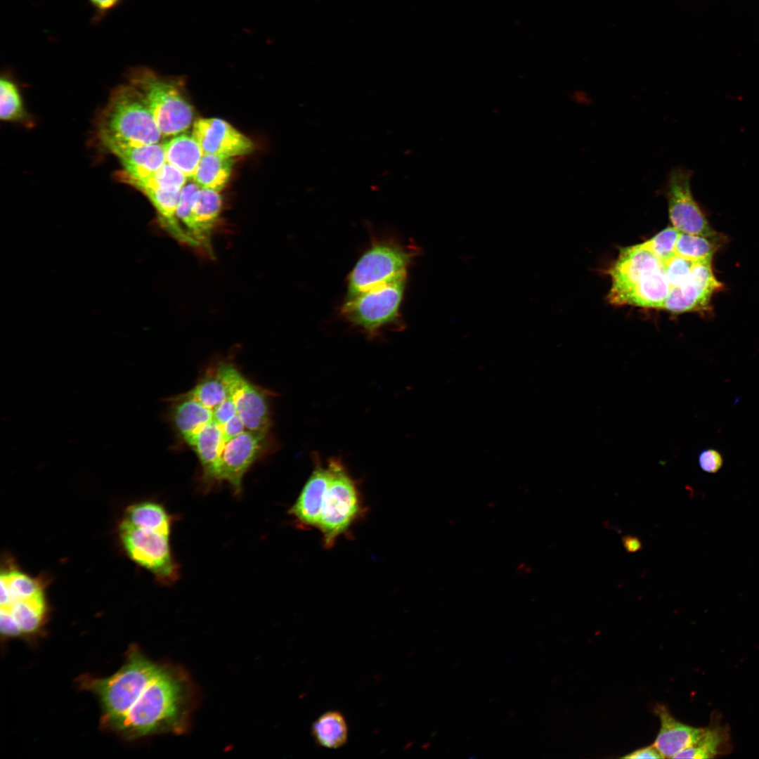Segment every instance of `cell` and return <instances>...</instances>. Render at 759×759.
Listing matches in <instances>:
<instances>
[{
	"label": "cell",
	"mask_w": 759,
	"mask_h": 759,
	"mask_svg": "<svg viewBox=\"0 0 759 759\" xmlns=\"http://www.w3.org/2000/svg\"><path fill=\"white\" fill-rule=\"evenodd\" d=\"M187 393L207 408L212 409L227 398L229 389L214 368Z\"/></svg>",
	"instance_id": "27"
},
{
	"label": "cell",
	"mask_w": 759,
	"mask_h": 759,
	"mask_svg": "<svg viewBox=\"0 0 759 759\" xmlns=\"http://www.w3.org/2000/svg\"><path fill=\"white\" fill-rule=\"evenodd\" d=\"M266 435L247 430L231 439L221 456L215 481H226L240 493L243 476L264 450Z\"/></svg>",
	"instance_id": "13"
},
{
	"label": "cell",
	"mask_w": 759,
	"mask_h": 759,
	"mask_svg": "<svg viewBox=\"0 0 759 759\" xmlns=\"http://www.w3.org/2000/svg\"><path fill=\"white\" fill-rule=\"evenodd\" d=\"M191 134L204 154L228 157L251 153L252 141L226 121L219 118H200L193 126Z\"/></svg>",
	"instance_id": "14"
},
{
	"label": "cell",
	"mask_w": 759,
	"mask_h": 759,
	"mask_svg": "<svg viewBox=\"0 0 759 759\" xmlns=\"http://www.w3.org/2000/svg\"><path fill=\"white\" fill-rule=\"evenodd\" d=\"M680 233L673 226L667 227L645 243L661 261H665L676 254L675 245Z\"/></svg>",
	"instance_id": "30"
},
{
	"label": "cell",
	"mask_w": 759,
	"mask_h": 759,
	"mask_svg": "<svg viewBox=\"0 0 759 759\" xmlns=\"http://www.w3.org/2000/svg\"><path fill=\"white\" fill-rule=\"evenodd\" d=\"M406 273L383 285L349 297L342 307L344 316L370 337L399 320V308Z\"/></svg>",
	"instance_id": "6"
},
{
	"label": "cell",
	"mask_w": 759,
	"mask_h": 759,
	"mask_svg": "<svg viewBox=\"0 0 759 759\" xmlns=\"http://www.w3.org/2000/svg\"><path fill=\"white\" fill-rule=\"evenodd\" d=\"M171 417L175 427L187 441L213 419L212 409L188 393L173 399Z\"/></svg>",
	"instance_id": "18"
},
{
	"label": "cell",
	"mask_w": 759,
	"mask_h": 759,
	"mask_svg": "<svg viewBox=\"0 0 759 759\" xmlns=\"http://www.w3.org/2000/svg\"><path fill=\"white\" fill-rule=\"evenodd\" d=\"M88 1L94 12L93 22H99L108 13L117 8L124 0H88Z\"/></svg>",
	"instance_id": "33"
},
{
	"label": "cell",
	"mask_w": 759,
	"mask_h": 759,
	"mask_svg": "<svg viewBox=\"0 0 759 759\" xmlns=\"http://www.w3.org/2000/svg\"><path fill=\"white\" fill-rule=\"evenodd\" d=\"M119 538L129 558L151 572L163 584L174 583L179 576L169 545V535L132 526L122 521Z\"/></svg>",
	"instance_id": "9"
},
{
	"label": "cell",
	"mask_w": 759,
	"mask_h": 759,
	"mask_svg": "<svg viewBox=\"0 0 759 759\" xmlns=\"http://www.w3.org/2000/svg\"><path fill=\"white\" fill-rule=\"evenodd\" d=\"M8 609L19 625L22 633H32L39 628L44 618L46 602L44 594L25 600L13 602Z\"/></svg>",
	"instance_id": "24"
},
{
	"label": "cell",
	"mask_w": 759,
	"mask_h": 759,
	"mask_svg": "<svg viewBox=\"0 0 759 759\" xmlns=\"http://www.w3.org/2000/svg\"><path fill=\"white\" fill-rule=\"evenodd\" d=\"M623 758L629 759H642V758H663V755L656 749L654 745L640 748L630 752L625 755L622 756Z\"/></svg>",
	"instance_id": "35"
},
{
	"label": "cell",
	"mask_w": 759,
	"mask_h": 759,
	"mask_svg": "<svg viewBox=\"0 0 759 759\" xmlns=\"http://www.w3.org/2000/svg\"><path fill=\"white\" fill-rule=\"evenodd\" d=\"M128 83L142 96L163 136H176L190 126L193 110L180 79L163 77L147 67H136L128 73Z\"/></svg>",
	"instance_id": "4"
},
{
	"label": "cell",
	"mask_w": 759,
	"mask_h": 759,
	"mask_svg": "<svg viewBox=\"0 0 759 759\" xmlns=\"http://www.w3.org/2000/svg\"><path fill=\"white\" fill-rule=\"evenodd\" d=\"M221 376L232 394L246 429L267 434L271 416L266 394L248 382L232 364L223 366Z\"/></svg>",
	"instance_id": "11"
},
{
	"label": "cell",
	"mask_w": 759,
	"mask_h": 759,
	"mask_svg": "<svg viewBox=\"0 0 759 759\" xmlns=\"http://www.w3.org/2000/svg\"><path fill=\"white\" fill-rule=\"evenodd\" d=\"M109 150L123 166L117 176L125 183L150 177L166 162L163 143L116 147Z\"/></svg>",
	"instance_id": "16"
},
{
	"label": "cell",
	"mask_w": 759,
	"mask_h": 759,
	"mask_svg": "<svg viewBox=\"0 0 759 759\" xmlns=\"http://www.w3.org/2000/svg\"><path fill=\"white\" fill-rule=\"evenodd\" d=\"M609 273L611 304L662 309L670 286L663 261L645 242L621 249Z\"/></svg>",
	"instance_id": "2"
},
{
	"label": "cell",
	"mask_w": 759,
	"mask_h": 759,
	"mask_svg": "<svg viewBox=\"0 0 759 759\" xmlns=\"http://www.w3.org/2000/svg\"><path fill=\"white\" fill-rule=\"evenodd\" d=\"M721 287L711 262H697L685 280L670 288L662 309L675 313L706 311L714 292Z\"/></svg>",
	"instance_id": "12"
},
{
	"label": "cell",
	"mask_w": 759,
	"mask_h": 759,
	"mask_svg": "<svg viewBox=\"0 0 759 759\" xmlns=\"http://www.w3.org/2000/svg\"><path fill=\"white\" fill-rule=\"evenodd\" d=\"M122 521L136 528L170 535L171 518L162 505L154 501L129 506Z\"/></svg>",
	"instance_id": "21"
},
{
	"label": "cell",
	"mask_w": 759,
	"mask_h": 759,
	"mask_svg": "<svg viewBox=\"0 0 759 759\" xmlns=\"http://www.w3.org/2000/svg\"><path fill=\"white\" fill-rule=\"evenodd\" d=\"M311 734L315 742L320 747L338 748L347 741V724L341 713L329 711L313 722Z\"/></svg>",
	"instance_id": "23"
},
{
	"label": "cell",
	"mask_w": 759,
	"mask_h": 759,
	"mask_svg": "<svg viewBox=\"0 0 759 759\" xmlns=\"http://www.w3.org/2000/svg\"><path fill=\"white\" fill-rule=\"evenodd\" d=\"M191 682L181 669L161 666L126 713L112 727L136 739L185 731L193 701Z\"/></svg>",
	"instance_id": "1"
},
{
	"label": "cell",
	"mask_w": 759,
	"mask_h": 759,
	"mask_svg": "<svg viewBox=\"0 0 759 759\" xmlns=\"http://www.w3.org/2000/svg\"><path fill=\"white\" fill-rule=\"evenodd\" d=\"M415 253L394 242H383L372 245L349 273L348 297H353L406 273Z\"/></svg>",
	"instance_id": "7"
},
{
	"label": "cell",
	"mask_w": 759,
	"mask_h": 759,
	"mask_svg": "<svg viewBox=\"0 0 759 759\" xmlns=\"http://www.w3.org/2000/svg\"><path fill=\"white\" fill-rule=\"evenodd\" d=\"M654 713L660 720V729L654 746L663 758H673L679 752L694 745L700 738L703 728L685 725L676 720L668 708L656 704Z\"/></svg>",
	"instance_id": "17"
},
{
	"label": "cell",
	"mask_w": 759,
	"mask_h": 759,
	"mask_svg": "<svg viewBox=\"0 0 759 759\" xmlns=\"http://www.w3.org/2000/svg\"><path fill=\"white\" fill-rule=\"evenodd\" d=\"M0 87L1 119L4 121H16L22 119L25 112L16 84L8 77H1Z\"/></svg>",
	"instance_id": "28"
},
{
	"label": "cell",
	"mask_w": 759,
	"mask_h": 759,
	"mask_svg": "<svg viewBox=\"0 0 759 759\" xmlns=\"http://www.w3.org/2000/svg\"><path fill=\"white\" fill-rule=\"evenodd\" d=\"M719 238L680 233L675 253L695 262H711L718 248Z\"/></svg>",
	"instance_id": "25"
},
{
	"label": "cell",
	"mask_w": 759,
	"mask_h": 759,
	"mask_svg": "<svg viewBox=\"0 0 759 759\" xmlns=\"http://www.w3.org/2000/svg\"><path fill=\"white\" fill-rule=\"evenodd\" d=\"M692 171L678 167L667 174L662 190L667 199L673 226L679 232L719 238L694 200L691 190Z\"/></svg>",
	"instance_id": "10"
},
{
	"label": "cell",
	"mask_w": 759,
	"mask_h": 759,
	"mask_svg": "<svg viewBox=\"0 0 759 759\" xmlns=\"http://www.w3.org/2000/svg\"><path fill=\"white\" fill-rule=\"evenodd\" d=\"M222 209L219 191L201 188L193 181L181 191L176 216L186 244L210 249V238Z\"/></svg>",
	"instance_id": "8"
},
{
	"label": "cell",
	"mask_w": 759,
	"mask_h": 759,
	"mask_svg": "<svg viewBox=\"0 0 759 759\" xmlns=\"http://www.w3.org/2000/svg\"><path fill=\"white\" fill-rule=\"evenodd\" d=\"M698 463L703 472L713 474L721 469L723 459L718 450L707 448L701 450L699 454Z\"/></svg>",
	"instance_id": "32"
},
{
	"label": "cell",
	"mask_w": 759,
	"mask_h": 759,
	"mask_svg": "<svg viewBox=\"0 0 759 759\" xmlns=\"http://www.w3.org/2000/svg\"><path fill=\"white\" fill-rule=\"evenodd\" d=\"M624 549L627 552L633 553L640 550L642 547L640 540L634 536H625L622 538Z\"/></svg>",
	"instance_id": "36"
},
{
	"label": "cell",
	"mask_w": 759,
	"mask_h": 759,
	"mask_svg": "<svg viewBox=\"0 0 759 759\" xmlns=\"http://www.w3.org/2000/svg\"><path fill=\"white\" fill-rule=\"evenodd\" d=\"M328 484L318 528L325 547L330 548L362 516L364 507L358 484L339 458L327 462Z\"/></svg>",
	"instance_id": "5"
},
{
	"label": "cell",
	"mask_w": 759,
	"mask_h": 759,
	"mask_svg": "<svg viewBox=\"0 0 759 759\" xmlns=\"http://www.w3.org/2000/svg\"><path fill=\"white\" fill-rule=\"evenodd\" d=\"M233 164L232 157L204 154L192 179L201 188L220 192L230 179Z\"/></svg>",
	"instance_id": "22"
},
{
	"label": "cell",
	"mask_w": 759,
	"mask_h": 759,
	"mask_svg": "<svg viewBox=\"0 0 759 759\" xmlns=\"http://www.w3.org/2000/svg\"><path fill=\"white\" fill-rule=\"evenodd\" d=\"M11 593L12 603L25 600L43 593L39 583L19 571L12 570L2 573Z\"/></svg>",
	"instance_id": "29"
},
{
	"label": "cell",
	"mask_w": 759,
	"mask_h": 759,
	"mask_svg": "<svg viewBox=\"0 0 759 759\" xmlns=\"http://www.w3.org/2000/svg\"><path fill=\"white\" fill-rule=\"evenodd\" d=\"M730 736L727 727L713 721L704 727L699 740L673 758H713L730 751Z\"/></svg>",
	"instance_id": "20"
},
{
	"label": "cell",
	"mask_w": 759,
	"mask_h": 759,
	"mask_svg": "<svg viewBox=\"0 0 759 759\" xmlns=\"http://www.w3.org/2000/svg\"><path fill=\"white\" fill-rule=\"evenodd\" d=\"M313 468L297 500L289 510L297 523L303 528H318L322 505L328 484L329 472L317 454H314Z\"/></svg>",
	"instance_id": "15"
},
{
	"label": "cell",
	"mask_w": 759,
	"mask_h": 759,
	"mask_svg": "<svg viewBox=\"0 0 759 759\" xmlns=\"http://www.w3.org/2000/svg\"><path fill=\"white\" fill-rule=\"evenodd\" d=\"M663 263L666 278L671 288L680 285L685 280L697 262L675 254Z\"/></svg>",
	"instance_id": "31"
},
{
	"label": "cell",
	"mask_w": 759,
	"mask_h": 759,
	"mask_svg": "<svg viewBox=\"0 0 759 759\" xmlns=\"http://www.w3.org/2000/svg\"><path fill=\"white\" fill-rule=\"evenodd\" d=\"M166 162L193 179L204 153L193 135L177 134L163 143Z\"/></svg>",
	"instance_id": "19"
},
{
	"label": "cell",
	"mask_w": 759,
	"mask_h": 759,
	"mask_svg": "<svg viewBox=\"0 0 759 759\" xmlns=\"http://www.w3.org/2000/svg\"><path fill=\"white\" fill-rule=\"evenodd\" d=\"M0 628L1 633L6 636H18L22 634L19 625L11 612L4 608H1L0 611Z\"/></svg>",
	"instance_id": "34"
},
{
	"label": "cell",
	"mask_w": 759,
	"mask_h": 759,
	"mask_svg": "<svg viewBox=\"0 0 759 759\" xmlns=\"http://www.w3.org/2000/svg\"><path fill=\"white\" fill-rule=\"evenodd\" d=\"M98 130L108 150L157 143L163 136L142 96L129 83L114 89L100 115Z\"/></svg>",
	"instance_id": "3"
},
{
	"label": "cell",
	"mask_w": 759,
	"mask_h": 759,
	"mask_svg": "<svg viewBox=\"0 0 759 759\" xmlns=\"http://www.w3.org/2000/svg\"><path fill=\"white\" fill-rule=\"evenodd\" d=\"M187 179L180 170L165 162L150 177L143 180L128 181L126 183L141 193L150 189L178 192L187 183Z\"/></svg>",
	"instance_id": "26"
}]
</instances>
